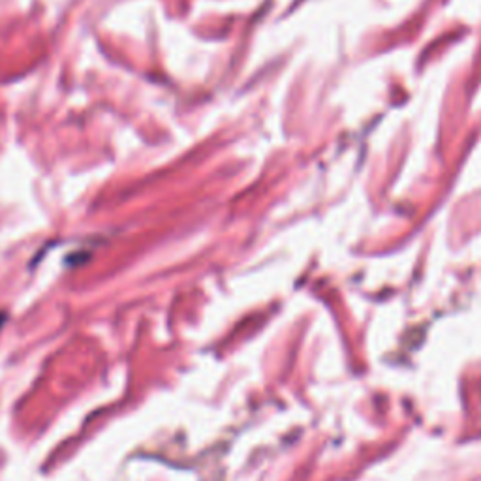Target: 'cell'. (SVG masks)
<instances>
[{
	"label": "cell",
	"instance_id": "obj_1",
	"mask_svg": "<svg viewBox=\"0 0 481 481\" xmlns=\"http://www.w3.org/2000/svg\"><path fill=\"white\" fill-rule=\"evenodd\" d=\"M3 322H4V314H0V328H3Z\"/></svg>",
	"mask_w": 481,
	"mask_h": 481
}]
</instances>
